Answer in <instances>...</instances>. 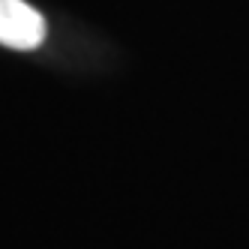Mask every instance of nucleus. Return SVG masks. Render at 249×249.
I'll use <instances>...</instances> for the list:
<instances>
[{"label": "nucleus", "mask_w": 249, "mask_h": 249, "mask_svg": "<svg viewBox=\"0 0 249 249\" xmlns=\"http://www.w3.org/2000/svg\"><path fill=\"white\" fill-rule=\"evenodd\" d=\"M45 39V18L24 0H0V45L30 51Z\"/></svg>", "instance_id": "f257e3e1"}]
</instances>
